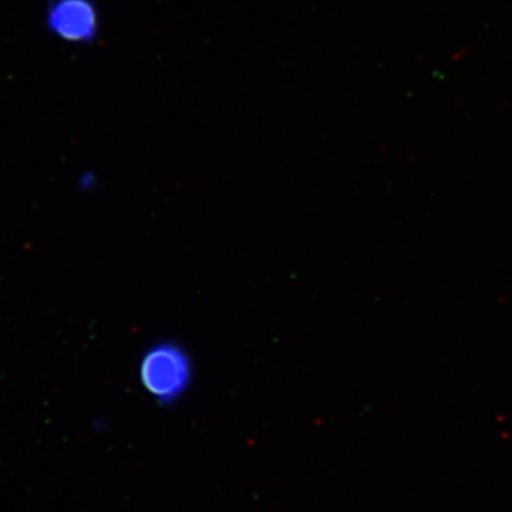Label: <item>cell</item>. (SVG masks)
I'll return each mask as SVG.
<instances>
[{
  "instance_id": "cell-1",
  "label": "cell",
  "mask_w": 512,
  "mask_h": 512,
  "mask_svg": "<svg viewBox=\"0 0 512 512\" xmlns=\"http://www.w3.org/2000/svg\"><path fill=\"white\" fill-rule=\"evenodd\" d=\"M138 377L151 399L160 404H173L190 389L194 366L180 345L158 342L141 357Z\"/></svg>"
},
{
  "instance_id": "cell-2",
  "label": "cell",
  "mask_w": 512,
  "mask_h": 512,
  "mask_svg": "<svg viewBox=\"0 0 512 512\" xmlns=\"http://www.w3.org/2000/svg\"><path fill=\"white\" fill-rule=\"evenodd\" d=\"M96 25V13L87 0H62L52 13L53 28L66 39H90Z\"/></svg>"
}]
</instances>
